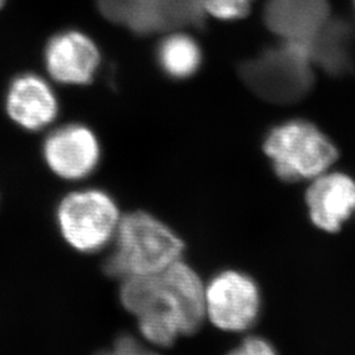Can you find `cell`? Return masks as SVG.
Wrapping results in <instances>:
<instances>
[{
  "instance_id": "cell-1",
  "label": "cell",
  "mask_w": 355,
  "mask_h": 355,
  "mask_svg": "<svg viewBox=\"0 0 355 355\" xmlns=\"http://www.w3.org/2000/svg\"><path fill=\"white\" fill-rule=\"evenodd\" d=\"M184 252L182 236L165 220L149 211L135 209L123 212L102 268L108 278L117 282L158 275L184 258Z\"/></svg>"
},
{
  "instance_id": "cell-2",
  "label": "cell",
  "mask_w": 355,
  "mask_h": 355,
  "mask_svg": "<svg viewBox=\"0 0 355 355\" xmlns=\"http://www.w3.org/2000/svg\"><path fill=\"white\" fill-rule=\"evenodd\" d=\"M123 212L114 196L101 189L70 191L57 204L55 227L73 252L82 255L105 252L119 228Z\"/></svg>"
},
{
  "instance_id": "cell-3",
  "label": "cell",
  "mask_w": 355,
  "mask_h": 355,
  "mask_svg": "<svg viewBox=\"0 0 355 355\" xmlns=\"http://www.w3.org/2000/svg\"><path fill=\"white\" fill-rule=\"evenodd\" d=\"M119 302L135 320L141 340L158 350L187 336L177 297L162 274L120 280Z\"/></svg>"
},
{
  "instance_id": "cell-4",
  "label": "cell",
  "mask_w": 355,
  "mask_h": 355,
  "mask_svg": "<svg viewBox=\"0 0 355 355\" xmlns=\"http://www.w3.org/2000/svg\"><path fill=\"white\" fill-rule=\"evenodd\" d=\"M265 154L283 182L312 180L327 173L338 150L316 125L290 120L274 128L265 140Z\"/></svg>"
},
{
  "instance_id": "cell-5",
  "label": "cell",
  "mask_w": 355,
  "mask_h": 355,
  "mask_svg": "<svg viewBox=\"0 0 355 355\" xmlns=\"http://www.w3.org/2000/svg\"><path fill=\"white\" fill-rule=\"evenodd\" d=\"M313 66L305 48L280 41L243 62L240 71L246 86L259 98L290 104L302 101L312 89Z\"/></svg>"
},
{
  "instance_id": "cell-6",
  "label": "cell",
  "mask_w": 355,
  "mask_h": 355,
  "mask_svg": "<svg viewBox=\"0 0 355 355\" xmlns=\"http://www.w3.org/2000/svg\"><path fill=\"white\" fill-rule=\"evenodd\" d=\"M205 322L218 331L243 334L257 324L262 293L248 272L228 267L205 280Z\"/></svg>"
},
{
  "instance_id": "cell-7",
  "label": "cell",
  "mask_w": 355,
  "mask_h": 355,
  "mask_svg": "<svg viewBox=\"0 0 355 355\" xmlns=\"http://www.w3.org/2000/svg\"><path fill=\"white\" fill-rule=\"evenodd\" d=\"M98 7L108 20L139 35L200 26L207 16L203 0H98Z\"/></svg>"
},
{
  "instance_id": "cell-8",
  "label": "cell",
  "mask_w": 355,
  "mask_h": 355,
  "mask_svg": "<svg viewBox=\"0 0 355 355\" xmlns=\"http://www.w3.org/2000/svg\"><path fill=\"white\" fill-rule=\"evenodd\" d=\"M42 153L51 173L67 182L89 178L102 157L98 137L82 124H69L51 132Z\"/></svg>"
},
{
  "instance_id": "cell-9",
  "label": "cell",
  "mask_w": 355,
  "mask_h": 355,
  "mask_svg": "<svg viewBox=\"0 0 355 355\" xmlns=\"http://www.w3.org/2000/svg\"><path fill=\"white\" fill-rule=\"evenodd\" d=\"M309 218L316 228L337 233L355 214V180L343 173H324L305 192Z\"/></svg>"
},
{
  "instance_id": "cell-10",
  "label": "cell",
  "mask_w": 355,
  "mask_h": 355,
  "mask_svg": "<svg viewBox=\"0 0 355 355\" xmlns=\"http://www.w3.org/2000/svg\"><path fill=\"white\" fill-rule=\"evenodd\" d=\"M101 64V53L91 38L78 31H66L51 38L45 64L51 78L64 85H87Z\"/></svg>"
},
{
  "instance_id": "cell-11",
  "label": "cell",
  "mask_w": 355,
  "mask_h": 355,
  "mask_svg": "<svg viewBox=\"0 0 355 355\" xmlns=\"http://www.w3.org/2000/svg\"><path fill=\"white\" fill-rule=\"evenodd\" d=\"M263 17L267 28L280 41L306 49L328 23L329 4L327 0H267Z\"/></svg>"
},
{
  "instance_id": "cell-12",
  "label": "cell",
  "mask_w": 355,
  "mask_h": 355,
  "mask_svg": "<svg viewBox=\"0 0 355 355\" xmlns=\"http://www.w3.org/2000/svg\"><path fill=\"white\" fill-rule=\"evenodd\" d=\"M7 112L13 121L28 130H40L54 121L58 101L49 83L41 76H17L7 94Z\"/></svg>"
},
{
  "instance_id": "cell-13",
  "label": "cell",
  "mask_w": 355,
  "mask_h": 355,
  "mask_svg": "<svg viewBox=\"0 0 355 355\" xmlns=\"http://www.w3.org/2000/svg\"><path fill=\"white\" fill-rule=\"evenodd\" d=\"M161 274L177 297L184 318L186 334H195L205 322V279L198 268L192 266L184 258L178 259Z\"/></svg>"
},
{
  "instance_id": "cell-14",
  "label": "cell",
  "mask_w": 355,
  "mask_h": 355,
  "mask_svg": "<svg viewBox=\"0 0 355 355\" xmlns=\"http://www.w3.org/2000/svg\"><path fill=\"white\" fill-rule=\"evenodd\" d=\"M350 41V26L330 17L309 42L306 51L315 66L333 76H343L352 69Z\"/></svg>"
},
{
  "instance_id": "cell-15",
  "label": "cell",
  "mask_w": 355,
  "mask_h": 355,
  "mask_svg": "<svg viewBox=\"0 0 355 355\" xmlns=\"http://www.w3.org/2000/svg\"><path fill=\"white\" fill-rule=\"evenodd\" d=\"M157 60L164 73L170 78L186 79L199 70L203 54L195 38L174 31L159 42Z\"/></svg>"
},
{
  "instance_id": "cell-16",
  "label": "cell",
  "mask_w": 355,
  "mask_h": 355,
  "mask_svg": "<svg viewBox=\"0 0 355 355\" xmlns=\"http://www.w3.org/2000/svg\"><path fill=\"white\" fill-rule=\"evenodd\" d=\"M254 0H203L204 12L220 20H237L245 17Z\"/></svg>"
},
{
  "instance_id": "cell-17",
  "label": "cell",
  "mask_w": 355,
  "mask_h": 355,
  "mask_svg": "<svg viewBox=\"0 0 355 355\" xmlns=\"http://www.w3.org/2000/svg\"><path fill=\"white\" fill-rule=\"evenodd\" d=\"M95 355H162L161 350L132 334H121L108 347Z\"/></svg>"
},
{
  "instance_id": "cell-18",
  "label": "cell",
  "mask_w": 355,
  "mask_h": 355,
  "mask_svg": "<svg viewBox=\"0 0 355 355\" xmlns=\"http://www.w3.org/2000/svg\"><path fill=\"white\" fill-rule=\"evenodd\" d=\"M225 355H279L274 345L261 336H246Z\"/></svg>"
},
{
  "instance_id": "cell-19",
  "label": "cell",
  "mask_w": 355,
  "mask_h": 355,
  "mask_svg": "<svg viewBox=\"0 0 355 355\" xmlns=\"http://www.w3.org/2000/svg\"><path fill=\"white\" fill-rule=\"evenodd\" d=\"M4 1H6V0H0V7L4 4Z\"/></svg>"
}]
</instances>
